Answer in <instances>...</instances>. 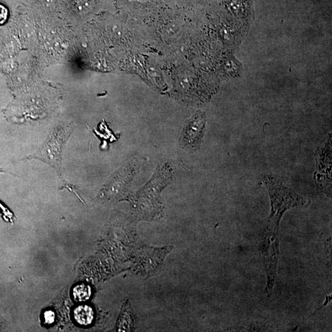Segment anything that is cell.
I'll return each mask as SVG.
<instances>
[{
  "mask_svg": "<svg viewBox=\"0 0 332 332\" xmlns=\"http://www.w3.org/2000/svg\"><path fill=\"white\" fill-rule=\"evenodd\" d=\"M262 182L270 197L271 210L267 224L261 235L259 248L264 267L272 271L277 268L280 255V224L284 213L293 207L306 205L310 201L274 177L265 176Z\"/></svg>",
  "mask_w": 332,
  "mask_h": 332,
  "instance_id": "1",
  "label": "cell"
},
{
  "mask_svg": "<svg viewBox=\"0 0 332 332\" xmlns=\"http://www.w3.org/2000/svg\"><path fill=\"white\" fill-rule=\"evenodd\" d=\"M72 132L73 128L71 126H61L55 127L42 146L26 159L41 160L54 168L60 174L62 148Z\"/></svg>",
  "mask_w": 332,
  "mask_h": 332,
  "instance_id": "2",
  "label": "cell"
},
{
  "mask_svg": "<svg viewBox=\"0 0 332 332\" xmlns=\"http://www.w3.org/2000/svg\"><path fill=\"white\" fill-rule=\"evenodd\" d=\"M153 182L148 183L147 186L139 192L136 195L135 208L142 218H155L162 211V204L159 200L161 186L155 185V177Z\"/></svg>",
  "mask_w": 332,
  "mask_h": 332,
  "instance_id": "3",
  "label": "cell"
},
{
  "mask_svg": "<svg viewBox=\"0 0 332 332\" xmlns=\"http://www.w3.org/2000/svg\"><path fill=\"white\" fill-rule=\"evenodd\" d=\"M206 117L197 113L186 121L180 138V146L185 150L195 151L200 148L205 129Z\"/></svg>",
  "mask_w": 332,
  "mask_h": 332,
  "instance_id": "4",
  "label": "cell"
},
{
  "mask_svg": "<svg viewBox=\"0 0 332 332\" xmlns=\"http://www.w3.org/2000/svg\"><path fill=\"white\" fill-rule=\"evenodd\" d=\"M134 173V169L132 165H129L118 173L108 185V192L123 195L126 191Z\"/></svg>",
  "mask_w": 332,
  "mask_h": 332,
  "instance_id": "5",
  "label": "cell"
},
{
  "mask_svg": "<svg viewBox=\"0 0 332 332\" xmlns=\"http://www.w3.org/2000/svg\"><path fill=\"white\" fill-rule=\"evenodd\" d=\"M73 314L74 318L79 325L88 326L93 321L94 311L87 305H82L76 308Z\"/></svg>",
  "mask_w": 332,
  "mask_h": 332,
  "instance_id": "6",
  "label": "cell"
},
{
  "mask_svg": "<svg viewBox=\"0 0 332 332\" xmlns=\"http://www.w3.org/2000/svg\"><path fill=\"white\" fill-rule=\"evenodd\" d=\"M91 295L90 287L85 284L76 286L73 290L74 300L76 301L81 302L88 300Z\"/></svg>",
  "mask_w": 332,
  "mask_h": 332,
  "instance_id": "7",
  "label": "cell"
},
{
  "mask_svg": "<svg viewBox=\"0 0 332 332\" xmlns=\"http://www.w3.org/2000/svg\"><path fill=\"white\" fill-rule=\"evenodd\" d=\"M8 9L4 5L0 4V25L5 24L9 17Z\"/></svg>",
  "mask_w": 332,
  "mask_h": 332,
  "instance_id": "8",
  "label": "cell"
},
{
  "mask_svg": "<svg viewBox=\"0 0 332 332\" xmlns=\"http://www.w3.org/2000/svg\"><path fill=\"white\" fill-rule=\"evenodd\" d=\"M44 321L46 324H52L55 321V313L54 311L48 310L44 313Z\"/></svg>",
  "mask_w": 332,
  "mask_h": 332,
  "instance_id": "9",
  "label": "cell"
}]
</instances>
